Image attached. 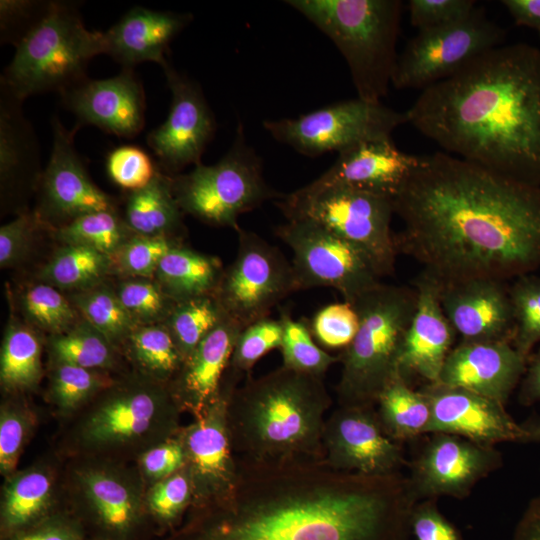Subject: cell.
Segmentation results:
<instances>
[{
  "instance_id": "obj_1",
  "label": "cell",
  "mask_w": 540,
  "mask_h": 540,
  "mask_svg": "<svg viewBox=\"0 0 540 540\" xmlns=\"http://www.w3.org/2000/svg\"><path fill=\"white\" fill-rule=\"evenodd\" d=\"M393 203L403 223L398 254L441 287L505 282L540 267V186L440 151L421 155Z\"/></svg>"
},
{
  "instance_id": "obj_2",
  "label": "cell",
  "mask_w": 540,
  "mask_h": 540,
  "mask_svg": "<svg viewBox=\"0 0 540 540\" xmlns=\"http://www.w3.org/2000/svg\"><path fill=\"white\" fill-rule=\"evenodd\" d=\"M237 464L232 490L191 507L166 540H412L417 502L401 473L344 472L324 458Z\"/></svg>"
},
{
  "instance_id": "obj_3",
  "label": "cell",
  "mask_w": 540,
  "mask_h": 540,
  "mask_svg": "<svg viewBox=\"0 0 540 540\" xmlns=\"http://www.w3.org/2000/svg\"><path fill=\"white\" fill-rule=\"evenodd\" d=\"M405 115L443 152L540 186V49H490L422 90Z\"/></svg>"
},
{
  "instance_id": "obj_4",
  "label": "cell",
  "mask_w": 540,
  "mask_h": 540,
  "mask_svg": "<svg viewBox=\"0 0 540 540\" xmlns=\"http://www.w3.org/2000/svg\"><path fill=\"white\" fill-rule=\"evenodd\" d=\"M331 403L321 377L284 366L246 377L227 402L236 458L254 462L324 458L325 413Z\"/></svg>"
},
{
  "instance_id": "obj_5",
  "label": "cell",
  "mask_w": 540,
  "mask_h": 540,
  "mask_svg": "<svg viewBox=\"0 0 540 540\" xmlns=\"http://www.w3.org/2000/svg\"><path fill=\"white\" fill-rule=\"evenodd\" d=\"M416 304L415 288L383 283L352 303L359 327L339 355L338 406L375 407L385 387L400 375L401 352Z\"/></svg>"
},
{
  "instance_id": "obj_6",
  "label": "cell",
  "mask_w": 540,
  "mask_h": 540,
  "mask_svg": "<svg viewBox=\"0 0 540 540\" xmlns=\"http://www.w3.org/2000/svg\"><path fill=\"white\" fill-rule=\"evenodd\" d=\"M322 31L344 57L357 97L381 102L398 54L399 0H287Z\"/></svg>"
},
{
  "instance_id": "obj_7",
  "label": "cell",
  "mask_w": 540,
  "mask_h": 540,
  "mask_svg": "<svg viewBox=\"0 0 540 540\" xmlns=\"http://www.w3.org/2000/svg\"><path fill=\"white\" fill-rule=\"evenodd\" d=\"M0 86L24 101L46 92L63 91L87 79L92 58L105 52L103 32L88 30L78 5L51 1L45 15L15 46Z\"/></svg>"
},
{
  "instance_id": "obj_8",
  "label": "cell",
  "mask_w": 540,
  "mask_h": 540,
  "mask_svg": "<svg viewBox=\"0 0 540 540\" xmlns=\"http://www.w3.org/2000/svg\"><path fill=\"white\" fill-rule=\"evenodd\" d=\"M181 411L169 384L133 378L103 389L81 420L77 439L94 453H143L177 435Z\"/></svg>"
},
{
  "instance_id": "obj_9",
  "label": "cell",
  "mask_w": 540,
  "mask_h": 540,
  "mask_svg": "<svg viewBox=\"0 0 540 540\" xmlns=\"http://www.w3.org/2000/svg\"><path fill=\"white\" fill-rule=\"evenodd\" d=\"M171 177L173 193L183 213L235 230L240 215L281 196L267 184L262 158L248 144L241 122L232 145L218 162L201 163L189 173Z\"/></svg>"
},
{
  "instance_id": "obj_10",
  "label": "cell",
  "mask_w": 540,
  "mask_h": 540,
  "mask_svg": "<svg viewBox=\"0 0 540 540\" xmlns=\"http://www.w3.org/2000/svg\"><path fill=\"white\" fill-rule=\"evenodd\" d=\"M286 220L318 223L363 251L381 277L392 275L398 255L391 229L393 200L347 188H299L276 202Z\"/></svg>"
},
{
  "instance_id": "obj_11",
  "label": "cell",
  "mask_w": 540,
  "mask_h": 540,
  "mask_svg": "<svg viewBox=\"0 0 540 540\" xmlns=\"http://www.w3.org/2000/svg\"><path fill=\"white\" fill-rule=\"evenodd\" d=\"M275 233L293 253L297 291L334 288L352 304L381 283L382 277L363 251L318 223L287 220L276 227Z\"/></svg>"
},
{
  "instance_id": "obj_12",
  "label": "cell",
  "mask_w": 540,
  "mask_h": 540,
  "mask_svg": "<svg viewBox=\"0 0 540 540\" xmlns=\"http://www.w3.org/2000/svg\"><path fill=\"white\" fill-rule=\"evenodd\" d=\"M407 123L405 113L381 102L360 98L339 101L294 118L265 120L263 127L278 142L317 157L342 152L363 142L389 138Z\"/></svg>"
},
{
  "instance_id": "obj_13",
  "label": "cell",
  "mask_w": 540,
  "mask_h": 540,
  "mask_svg": "<svg viewBox=\"0 0 540 540\" xmlns=\"http://www.w3.org/2000/svg\"><path fill=\"white\" fill-rule=\"evenodd\" d=\"M504 39V29L479 7L456 23L418 30L398 55L391 84L422 91L502 45Z\"/></svg>"
},
{
  "instance_id": "obj_14",
  "label": "cell",
  "mask_w": 540,
  "mask_h": 540,
  "mask_svg": "<svg viewBox=\"0 0 540 540\" xmlns=\"http://www.w3.org/2000/svg\"><path fill=\"white\" fill-rule=\"evenodd\" d=\"M236 231L237 255L213 296L223 312L245 328L268 317L297 288L291 262L278 247L240 226Z\"/></svg>"
},
{
  "instance_id": "obj_15",
  "label": "cell",
  "mask_w": 540,
  "mask_h": 540,
  "mask_svg": "<svg viewBox=\"0 0 540 540\" xmlns=\"http://www.w3.org/2000/svg\"><path fill=\"white\" fill-rule=\"evenodd\" d=\"M80 508L74 516L90 540H141L150 517L140 481L108 463L75 471Z\"/></svg>"
},
{
  "instance_id": "obj_16",
  "label": "cell",
  "mask_w": 540,
  "mask_h": 540,
  "mask_svg": "<svg viewBox=\"0 0 540 540\" xmlns=\"http://www.w3.org/2000/svg\"><path fill=\"white\" fill-rule=\"evenodd\" d=\"M503 465L495 446L447 433H431L408 463L406 477L416 502L449 496L468 497L474 486Z\"/></svg>"
},
{
  "instance_id": "obj_17",
  "label": "cell",
  "mask_w": 540,
  "mask_h": 540,
  "mask_svg": "<svg viewBox=\"0 0 540 540\" xmlns=\"http://www.w3.org/2000/svg\"><path fill=\"white\" fill-rule=\"evenodd\" d=\"M171 92L166 120L147 136L158 167L170 176L201 157L216 132L215 116L198 83L180 73L168 60L161 66Z\"/></svg>"
},
{
  "instance_id": "obj_18",
  "label": "cell",
  "mask_w": 540,
  "mask_h": 540,
  "mask_svg": "<svg viewBox=\"0 0 540 540\" xmlns=\"http://www.w3.org/2000/svg\"><path fill=\"white\" fill-rule=\"evenodd\" d=\"M324 460L334 469L368 476L400 473L402 444L382 429L375 407L337 406L323 430Z\"/></svg>"
},
{
  "instance_id": "obj_19",
  "label": "cell",
  "mask_w": 540,
  "mask_h": 540,
  "mask_svg": "<svg viewBox=\"0 0 540 540\" xmlns=\"http://www.w3.org/2000/svg\"><path fill=\"white\" fill-rule=\"evenodd\" d=\"M228 399L220 393L209 408L176 435L183 445L185 467L193 486L191 507L223 498L237 480L238 464L227 422Z\"/></svg>"
},
{
  "instance_id": "obj_20",
  "label": "cell",
  "mask_w": 540,
  "mask_h": 540,
  "mask_svg": "<svg viewBox=\"0 0 540 540\" xmlns=\"http://www.w3.org/2000/svg\"><path fill=\"white\" fill-rule=\"evenodd\" d=\"M52 149L39 182L37 215L64 225L75 218L116 209L113 199L89 177L74 146L76 128L67 130L59 117L51 119Z\"/></svg>"
},
{
  "instance_id": "obj_21",
  "label": "cell",
  "mask_w": 540,
  "mask_h": 540,
  "mask_svg": "<svg viewBox=\"0 0 540 540\" xmlns=\"http://www.w3.org/2000/svg\"><path fill=\"white\" fill-rule=\"evenodd\" d=\"M420 161L421 156L399 150L391 137L367 141L339 152L322 175L301 189L339 187L394 200Z\"/></svg>"
},
{
  "instance_id": "obj_22",
  "label": "cell",
  "mask_w": 540,
  "mask_h": 540,
  "mask_svg": "<svg viewBox=\"0 0 540 540\" xmlns=\"http://www.w3.org/2000/svg\"><path fill=\"white\" fill-rule=\"evenodd\" d=\"M432 410L431 433L457 435L476 443L495 446L501 442L523 443L524 432L502 403L439 382L419 389Z\"/></svg>"
},
{
  "instance_id": "obj_23",
  "label": "cell",
  "mask_w": 540,
  "mask_h": 540,
  "mask_svg": "<svg viewBox=\"0 0 540 540\" xmlns=\"http://www.w3.org/2000/svg\"><path fill=\"white\" fill-rule=\"evenodd\" d=\"M63 105L77 117V127L96 126L106 133L132 138L143 128L145 94L132 68L111 78L85 79L60 93Z\"/></svg>"
},
{
  "instance_id": "obj_24",
  "label": "cell",
  "mask_w": 540,
  "mask_h": 540,
  "mask_svg": "<svg viewBox=\"0 0 540 540\" xmlns=\"http://www.w3.org/2000/svg\"><path fill=\"white\" fill-rule=\"evenodd\" d=\"M440 298L461 341L512 343L514 312L504 281L473 279L443 286Z\"/></svg>"
},
{
  "instance_id": "obj_25",
  "label": "cell",
  "mask_w": 540,
  "mask_h": 540,
  "mask_svg": "<svg viewBox=\"0 0 540 540\" xmlns=\"http://www.w3.org/2000/svg\"><path fill=\"white\" fill-rule=\"evenodd\" d=\"M527 366L510 342L460 341L447 356L437 382L464 388L505 405Z\"/></svg>"
},
{
  "instance_id": "obj_26",
  "label": "cell",
  "mask_w": 540,
  "mask_h": 540,
  "mask_svg": "<svg viewBox=\"0 0 540 540\" xmlns=\"http://www.w3.org/2000/svg\"><path fill=\"white\" fill-rule=\"evenodd\" d=\"M416 309L407 330L399 373L407 382L418 376L437 382L447 356L454 347L456 332L441 304V286L421 272L414 280Z\"/></svg>"
},
{
  "instance_id": "obj_27",
  "label": "cell",
  "mask_w": 540,
  "mask_h": 540,
  "mask_svg": "<svg viewBox=\"0 0 540 540\" xmlns=\"http://www.w3.org/2000/svg\"><path fill=\"white\" fill-rule=\"evenodd\" d=\"M244 327L224 314L217 326L199 343L169 383L180 408L200 416L220 396L223 376Z\"/></svg>"
},
{
  "instance_id": "obj_28",
  "label": "cell",
  "mask_w": 540,
  "mask_h": 540,
  "mask_svg": "<svg viewBox=\"0 0 540 540\" xmlns=\"http://www.w3.org/2000/svg\"><path fill=\"white\" fill-rule=\"evenodd\" d=\"M192 20L191 13L134 6L103 32L104 54L123 68L142 62L163 66L169 60V44Z\"/></svg>"
},
{
  "instance_id": "obj_29",
  "label": "cell",
  "mask_w": 540,
  "mask_h": 540,
  "mask_svg": "<svg viewBox=\"0 0 540 540\" xmlns=\"http://www.w3.org/2000/svg\"><path fill=\"white\" fill-rule=\"evenodd\" d=\"M22 102L0 86V176L5 192L31 190L42 176L38 139Z\"/></svg>"
},
{
  "instance_id": "obj_30",
  "label": "cell",
  "mask_w": 540,
  "mask_h": 540,
  "mask_svg": "<svg viewBox=\"0 0 540 540\" xmlns=\"http://www.w3.org/2000/svg\"><path fill=\"white\" fill-rule=\"evenodd\" d=\"M54 479L44 467H32L8 477L1 501V539L53 515Z\"/></svg>"
},
{
  "instance_id": "obj_31",
  "label": "cell",
  "mask_w": 540,
  "mask_h": 540,
  "mask_svg": "<svg viewBox=\"0 0 540 540\" xmlns=\"http://www.w3.org/2000/svg\"><path fill=\"white\" fill-rule=\"evenodd\" d=\"M182 214L173 193L172 177L157 166L146 187L129 193L123 219L135 235L179 238L184 230Z\"/></svg>"
},
{
  "instance_id": "obj_32",
  "label": "cell",
  "mask_w": 540,
  "mask_h": 540,
  "mask_svg": "<svg viewBox=\"0 0 540 540\" xmlns=\"http://www.w3.org/2000/svg\"><path fill=\"white\" fill-rule=\"evenodd\" d=\"M223 272L218 258L179 244L164 255L155 275L163 291L179 302L213 295Z\"/></svg>"
},
{
  "instance_id": "obj_33",
  "label": "cell",
  "mask_w": 540,
  "mask_h": 540,
  "mask_svg": "<svg viewBox=\"0 0 540 540\" xmlns=\"http://www.w3.org/2000/svg\"><path fill=\"white\" fill-rule=\"evenodd\" d=\"M375 408L382 429L396 442L430 433L432 410L427 397L400 375L385 387Z\"/></svg>"
},
{
  "instance_id": "obj_34",
  "label": "cell",
  "mask_w": 540,
  "mask_h": 540,
  "mask_svg": "<svg viewBox=\"0 0 540 540\" xmlns=\"http://www.w3.org/2000/svg\"><path fill=\"white\" fill-rule=\"evenodd\" d=\"M112 258L94 249L66 244L41 269L44 283L61 289L85 290L100 284Z\"/></svg>"
},
{
  "instance_id": "obj_35",
  "label": "cell",
  "mask_w": 540,
  "mask_h": 540,
  "mask_svg": "<svg viewBox=\"0 0 540 540\" xmlns=\"http://www.w3.org/2000/svg\"><path fill=\"white\" fill-rule=\"evenodd\" d=\"M40 359L41 346L35 332L23 325H10L1 347V384L11 390L35 386L41 376Z\"/></svg>"
},
{
  "instance_id": "obj_36",
  "label": "cell",
  "mask_w": 540,
  "mask_h": 540,
  "mask_svg": "<svg viewBox=\"0 0 540 540\" xmlns=\"http://www.w3.org/2000/svg\"><path fill=\"white\" fill-rule=\"evenodd\" d=\"M127 341L133 360L146 376L157 381L171 382L184 363L163 323L139 325Z\"/></svg>"
},
{
  "instance_id": "obj_37",
  "label": "cell",
  "mask_w": 540,
  "mask_h": 540,
  "mask_svg": "<svg viewBox=\"0 0 540 540\" xmlns=\"http://www.w3.org/2000/svg\"><path fill=\"white\" fill-rule=\"evenodd\" d=\"M224 312L213 295L176 302L163 322L185 361L217 326Z\"/></svg>"
},
{
  "instance_id": "obj_38",
  "label": "cell",
  "mask_w": 540,
  "mask_h": 540,
  "mask_svg": "<svg viewBox=\"0 0 540 540\" xmlns=\"http://www.w3.org/2000/svg\"><path fill=\"white\" fill-rule=\"evenodd\" d=\"M134 234L116 209L88 213L60 226L57 238L64 244L80 245L109 257Z\"/></svg>"
},
{
  "instance_id": "obj_39",
  "label": "cell",
  "mask_w": 540,
  "mask_h": 540,
  "mask_svg": "<svg viewBox=\"0 0 540 540\" xmlns=\"http://www.w3.org/2000/svg\"><path fill=\"white\" fill-rule=\"evenodd\" d=\"M100 285V284H99ZM75 309L108 341L115 346L127 340L139 326L120 302L115 291L94 286L78 291L72 297Z\"/></svg>"
},
{
  "instance_id": "obj_40",
  "label": "cell",
  "mask_w": 540,
  "mask_h": 540,
  "mask_svg": "<svg viewBox=\"0 0 540 540\" xmlns=\"http://www.w3.org/2000/svg\"><path fill=\"white\" fill-rule=\"evenodd\" d=\"M283 326L280 319L268 317L246 326L235 343L221 386L234 391L238 383L251 375L256 362L269 351L280 348Z\"/></svg>"
},
{
  "instance_id": "obj_41",
  "label": "cell",
  "mask_w": 540,
  "mask_h": 540,
  "mask_svg": "<svg viewBox=\"0 0 540 540\" xmlns=\"http://www.w3.org/2000/svg\"><path fill=\"white\" fill-rule=\"evenodd\" d=\"M50 349L56 363L90 370L108 368L114 362V346L86 321L53 335Z\"/></svg>"
},
{
  "instance_id": "obj_42",
  "label": "cell",
  "mask_w": 540,
  "mask_h": 540,
  "mask_svg": "<svg viewBox=\"0 0 540 540\" xmlns=\"http://www.w3.org/2000/svg\"><path fill=\"white\" fill-rule=\"evenodd\" d=\"M283 336L280 346L282 366L294 371L323 378L328 369L339 362V355L321 349L313 340L312 332L302 321L287 312L280 315Z\"/></svg>"
},
{
  "instance_id": "obj_43",
  "label": "cell",
  "mask_w": 540,
  "mask_h": 540,
  "mask_svg": "<svg viewBox=\"0 0 540 540\" xmlns=\"http://www.w3.org/2000/svg\"><path fill=\"white\" fill-rule=\"evenodd\" d=\"M513 306L514 348L528 360L533 347L540 342V276L526 274L509 286Z\"/></svg>"
},
{
  "instance_id": "obj_44",
  "label": "cell",
  "mask_w": 540,
  "mask_h": 540,
  "mask_svg": "<svg viewBox=\"0 0 540 540\" xmlns=\"http://www.w3.org/2000/svg\"><path fill=\"white\" fill-rule=\"evenodd\" d=\"M150 520L164 531L179 524L193 504V486L186 467L153 484L145 496Z\"/></svg>"
},
{
  "instance_id": "obj_45",
  "label": "cell",
  "mask_w": 540,
  "mask_h": 540,
  "mask_svg": "<svg viewBox=\"0 0 540 540\" xmlns=\"http://www.w3.org/2000/svg\"><path fill=\"white\" fill-rule=\"evenodd\" d=\"M22 307L31 323L52 335L76 324L77 310L73 304L47 283L27 288L22 295Z\"/></svg>"
},
{
  "instance_id": "obj_46",
  "label": "cell",
  "mask_w": 540,
  "mask_h": 540,
  "mask_svg": "<svg viewBox=\"0 0 540 540\" xmlns=\"http://www.w3.org/2000/svg\"><path fill=\"white\" fill-rule=\"evenodd\" d=\"M107 386V381L97 370L56 363L50 380L49 395L60 411L69 413Z\"/></svg>"
},
{
  "instance_id": "obj_47",
  "label": "cell",
  "mask_w": 540,
  "mask_h": 540,
  "mask_svg": "<svg viewBox=\"0 0 540 540\" xmlns=\"http://www.w3.org/2000/svg\"><path fill=\"white\" fill-rule=\"evenodd\" d=\"M115 292L138 325L163 323L176 303L158 283L144 278L124 281Z\"/></svg>"
},
{
  "instance_id": "obj_48",
  "label": "cell",
  "mask_w": 540,
  "mask_h": 540,
  "mask_svg": "<svg viewBox=\"0 0 540 540\" xmlns=\"http://www.w3.org/2000/svg\"><path fill=\"white\" fill-rule=\"evenodd\" d=\"M179 244V238L135 235L112 256V263L124 274L148 277L155 275L164 255Z\"/></svg>"
},
{
  "instance_id": "obj_49",
  "label": "cell",
  "mask_w": 540,
  "mask_h": 540,
  "mask_svg": "<svg viewBox=\"0 0 540 540\" xmlns=\"http://www.w3.org/2000/svg\"><path fill=\"white\" fill-rule=\"evenodd\" d=\"M33 414L18 403H5L0 412V471L15 473L22 449L34 426Z\"/></svg>"
},
{
  "instance_id": "obj_50",
  "label": "cell",
  "mask_w": 540,
  "mask_h": 540,
  "mask_svg": "<svg viewBox=\"0 0 540 540\" xmlns=\"http://www.w3.org/2000/svg\"><path fill=\"white\" fill-rule=\"evenodd\" d=\"M359 316L351 303H333L321 308L312 320V334L326 348L342 350L355 337Z\"/></svg>"
},
{
  "instance_id": "obj_51",
  "label": "cell",
  "mask_w": 540,
  "mask_h": 540,
  "mask_svg": "<svg viewBox=\"0 0 540 540\" xmlns=\"http://www.w3.org/2000/svg\"><path fill=\"white\" fill-rule=\"evenodd\" d=\"M106 169L112 181L130 192L146 187L157 172L150 156L135 145H122L110 151Z\"/></svg>"
},
{
  "instance_id": "obj_52",
  "label": "cell",
  "mask_w": 540,
  "mask_h": 540,
  "mask_svg": "<svg viewBox=\"0 0 540 540\" xmlns=\"http://www.w3.org/2000/svg\"><path fill=\"white\" fill-rule=\"evenodd\" d=\"M51 1L1 0V43L16 46L50 7Z\"/></svg>"
},
{
  "instance_id": "obj_53",
  "label": "cell",
  "mask_w": 540,
  "mask_h": 540,
  "mask_svg": "<svg viewBox=\"0 0 540 540\" xmlns=\"http://www.w3.org/2000/svg\"><path fill=\"white\" fill-rule=\"evenodd\" d=\"M410 22L418 30L456 23L477 7L473 0H410Z\"/></svg>"
},
{
  "instance_id": "obj_54",
  "label": "cell",
  "mask_w": 540,
  "mask_h": 540,
  "mask_svg": "<svg viewBox=\"0 0 540 540\" xmlns=\"http://www.w3.org/2000/svg\"><path fill=\"white\" fill-rule=\"evenodd\" d=\"M185 465V451L177 436L147 449L139 456L140 471L153 484L178 472Z\"/></svg>"
},
{
  "instance_id": "obj_55",
  "label": "cell",
  "mask_w": 540,
  "mask_h": 540,
  "mask_svg": "<svg viewBox=\"0 0 540 540\" xmlns=\"http://www.w3.org/2000/svg\"><path fill=\"white\" fill-rule=\"evenodd\" d=\"M437 499L416 503L411 514V531L415 540H462L456 527L440 512Z\"/></svg>"
},
{
  "instance_id": "obj_56",
  "label": "cell",
  "mask_w": 540,
  "mask_h": 540,
  "mask_svg": "<svg viewBox=\"0 0 540 540\" xmlns=\"http://www.w3.org/2000/svg\"><path fill=\"white\" fill-rule=\"evenodd\" d=\"M2 540H90L79 520L56 512L36 525Z\"/></svg>"
},
{
  "instance_id": "obj_57",
  "label": "cell",
  "mask_w": 540,
  "mask_h": 540,
  "mask_svg": "<svg viewBox=\"0 0 540 540\" xmlns=\"http://www.w3.org/2000/svg\"><path fill=\"white\" fill-rule=\"evenodd\" d=\"M41 219L22 213L0 228V266L5 268L17 263L24 254Z\"/></svg>"
},
{
  "instance_id": "obj_58",
  "label": "cell",
  "mask_w": 540,
  "mask_h": 540,
  "mask_svg": "<svg viewBox=\"0 0 540 540\" xmlns=\"http://www.w3.org/2000/svg\"><path fill=\"white\" fill-rule=\"evenodd\" d=\"M540 401V348L527 360L525 373L520 382L518 402L531 406Z\"/></svg>"
},
{
  "instance_id": "obj_59",
  "label": "cell",
  "mask_w": 540,
  "mask_h": 540,
  "mask_svg": "<svg viewBox=\"0 0 540 540\" xmlns=\"http://www.w3.org/2000/svg\"><path fill=\"white\" fill-rule=\"evenodd\" d=\"M501 3L517 25L540 31V0H503Z\"/></svg>"
},
{
  "instance_id": "obj_60",
  "label": "cell",
  "mask_w": 540,
  "mask_h": 540,
  "mask_svg": "<svg viewBox=\"0 0 540 540\" xmlns=\"http://www.w3.org/2000/svg\"><path fill=\"white\" fill-rule=\"evenodd\" d=\"M513 540H540V495L529 502L518 522Z\"/></svg>"
},
{
  "instance_id": "obj_61",
  "label": "cell",
  "mask_w": 540,
  "mask_h": 540,
  "mask_svg": "<svg viewBox=\"0 0 540 540\" xmlns=\"http://www.w3.org/2000/svg\"><path fill=\"white\" fill-rule=\"evenodd\" d=\"M520 426L524 432L523 443H540V416H532Z\"/></svg>"
},
{
  "instance_id": "obj_62",
  "label": "cell",
  "mask_w": 540,
  "mask_h": 540,
  "mask_svg": "<svg viewBox=\"0 0 540 540\" xmlns=\"http://www.w3.org/2000/svg\"><path fill=\"white\" fill-rule=\"evenodd\" d=\"M538 33H539V36H540V31Z\"/></svg>"
}]
</instances>
